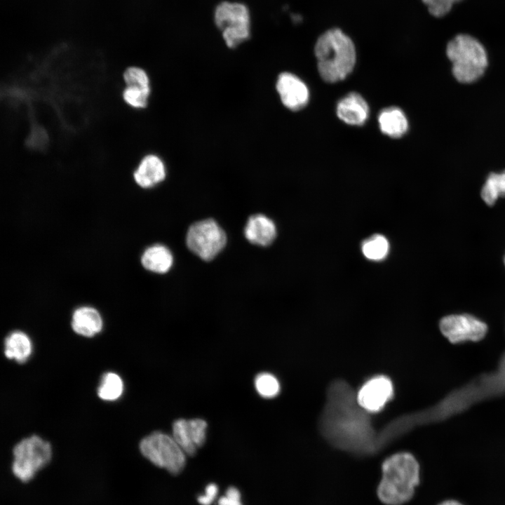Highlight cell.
Returning <instances> with one entry per match:
<instances>
[{"instance_id":"15","label":"cell","mask_w":505,"mask_h":505,"mask_svg":"<svg viewBox=\"0 0 505 505\" xmlns=\"http://www.w3.org/2000/svg\"><path fill=\"white\" fill-rule=\"evenodd\" d=\"M369 107L358 93L352 92L341 99L337 105L338 117L346 123L363 125L369 117Z\"/></svg>"},{"instance_id":"29","label":"cell","mask_w":505,"mask_h":505,"mask_svg":"<svg viewBox=\"0 0 505 505\" xmlns=\"http://www.w3.org/2000/svg\"><path fill=\"white\" fill-rule=\"evenodd\" d=\"M438 505H463L461 503H459L457 501L455 500H446L443 501Z\"/></svg>"},{"instance_id":"21","label":"cell","mask_w":505,"mask_h":505,"mask_svg":"<svg viewBox=\"0 0 505 505\" xmlns=\"http://www.w3.org/2000/svg\"><path fill=\"white\" fill-rule=\"evenodd\" d=\"M5 356L18 363L25 362L32 353V343L28 336L21 331L11 332L5 339Z\"/></svg>"},{"instance_id":"12","label":"cell","mask_w":505,"mask_h":505,"mask_svg":"<svg viewBox=\"0 0 505 505\" xmlns=\"http://www.w3.org/2000/svg\"><path fill=\"white\" fill-rule=\"evenodd\" d=\"M207 423L201 419H180L173 424V437L184 453L194 456L206 441Z\"/></svg>"},{"instance_id":"24","label":"cell","mask_w":505,"mask_h":505,"mask_svg":"<svg viewBox=\"0 0 505 505\" xmlns=\"http://www.w3.org/2000/svg\"><path fill=\"white\" fill-rule=\"evenodd\" d=\"M123 390V384L121 377L116 373L107 372L102 377L97 394L101 399L112 401L119 398Z\"/></svg>"},{"instance_id":"16","label":"cell","mask_w":505,"mask_h":505,"mask_svg":"<svg viewBox=\"0 0 505 505\" xmlns=\"http://www.w3.org/2000/svg\"><path fill=\"white\" fill-rule=\"evenodd\" d=\"M166 175V168L162 160L156 155L149 154L142 159L133 177L140 187L148 189L161 182Z\"/></svg>"},{"instance_id":"1","label":"cell","mask_w":505,"mask_h":505,"mask_svg":"<svg viewBox=\"0 0 505 505\" xmlns=\"http://www.w3.org/2000/svg\"><path fill=\"white\" fill-rule=\"evenodd\" d=\"M322 427L325 436L342 449L365 452L374 450L372 429L365 411L356 405L349 386L342 382L334 383L328 392Z\"/></svg>"},{"instance_id":"2","label":"cell","mask_w":505,"mask_h":505,"mask_svg":"<svg viewBox=\"0 0 505 505\" xmlns=\"http://www.w3.org/2000/svg\"><path fill=\"white\" fill-rule=\"evenodd\" d=\"M505 396V350L496 367L446 393L434 405L407 416L411 429L439 423L487 400Z\"/></svg>"},{"instance_id":"7","label":"cell","mask_w":505,"mask_h":505,"mask_svg":"<svg viewBox=\"0 0 505 505\" xmlns=\"http://www.w3.org/2000/svg\"><path fill=\"white\" fill-rule=\"evenodd\" d=\"M12 470L22 481L31 479L34 473L50 459L51 447L48 442L32 436L19 442L13 448Z\"/></svg>"},{"instance_id":"20","label":"cell","mask_w":505,"mask_h":505,"mask_svg":"<svg viewBox=\"0 0 505 505\" xmlns=\"http://www.w3.org/2000/svg\"><path fill=\"white\" fill-rule=\"evenodd\" d=\"M142 266L147 270L164 274L169 271L173 263V257L166 246L156 244L147 248L141 257Z\"/></svg>"},{"instance_id":"9","label":"cell","mask_w":505,"mask_h":505,"mask_svg":"<svg viewBox=\"0 0 505 505\" xmlns=\"http://www.w3.org/2000/svg\"><path fill=\"white\" fill-rule=\"evenodd\" d=\"M215 22L222 30L224 39L229 48H234L249 38V12L242 4L222 2L215 9Z\"/></svg>"},{"instance_id":"13","label":"cell","mask_w":505,"mask_h":505,"mask_svg":"<svg viewBox=\"0 0 505 505\" xmlns=\"http://www.w3.org/2000/svg\"><path fill=\"white\" fill-rule=\"evenodd\" d=\"M123 80L126 86L123 92L124 101L134 108H144L151 92L146 72L137 67H128L123 73Z\"/></svg>"},{"instance_id":"4","label":"cell","mask_w":505,"mask_h":505,"mask_svg":"<svg viewBox=\"0 0 505 505\" xmlns=\"http://www.w3.org/2000/svg\"><path fill=\"white\" fill-rule=\"evenodd\" d=\"M314 52L322 79L335 83L346 78L355 65V46L347 35L337 28L330 29L317 39Z\"/></svg>"},{"instance_id":"28","label":"cell","mask_w":505,"mask_h":505,"mask_svg":"<svg viewBox=\"0 0 505 505\" xmlns=\"http://www.w3.org/2000/svg\"><path fill=\"white\" fill-rule=\"evenodd\" d=\"M217 492V486L214 483H210L206 487L205 494L198 497V501L201 505H210L215 499Z\"/></svg>"},{"instance_id":"5","label":"cell","mask_w":505,"mask_h":505,"mask_svg":"<svg viewBox=\"0 0 505 505\" xmlns=\"http://www.w3.org/2000/svg\"><path fill=\"white\" fill-rule=\"evenodd\" d=\"M446 55L452 62L457 81L469 83L480 79L487 66V55L482 43L471 35L460 34L446 46Z\"/></svg>"},{"instance_id":"26","label":"cell","mask_w":505,"mask_h":505,"mask_svg":"<svg viewBox=\"0 0 505 505\" xmlns=\"http://www.w3.org/2000/svg\"><path fill=\"white\" fill-rule=\"evenodd\" d=\"M427 7L429 13L437 18L443 17L452 9L454 4L462 0H421Z\"/></svg>"},{"instance_id":"6","label":"cell","mask_w":505,"mask_h":505,"mask_svg":"<svg viewBox=\"0 0 505 505\" xmlns=\"http://www.w3.org/2000/svg\"><path fill=\"white\" fill-rule=\"evenodd\" d=\"M142 454L154 465L166 469L173 475L184 468L186 454L173 437L154 432L144 438L140 444Z\"/></svg>"},{"instance_id":"30","label":"cell","mask_w":505,"mask_h":505,"mask_svg":"<svg viewBox=\"0 0 505 505\" xmlns=\"http://www.w3.org/2000/svg\"><path fill=\"white\" fill-rule=\"evenodd\" d=\"M503 262H504V267H505V252H504V256H503Z\"/></svg>"},{"instance_id":"18","label":"cell","mask_w":505,"mask_h":505,"mask_svg":"<svg viewBox=\"0 0 505 505\" xmlns=\"http://www.w3.org/2000/svg\"><path fill=\"white\" fill-rule=\"evenodd\" d=\"M72 327L74 331L80 335L93 337L101 331L102 319L95 309L82 307L74 311Z\"/></svg>"},{"instance_id":"23","label":"cell","mask_w":505,"mask_h":505,"mask_svg":"<svg viewBox=\"0 0 505 505\" xmlns=\"http://www.w3.org/2000/svg\"><path fill=\"white\" fill-rule=\"evenodd\" d=\"M361 249L363 254L368 260L379 261L387 256L389 244L384 236L375 234L363 241Z\"/></svg>"},{"instance_id":"17","label":"cell","mask_w":505,"mask_h":505,"mask_svg":"<svg viewBox=\"0 0 505 505\" xmlns=\"http://www.w3.org/2000/svg\"><path fill=\"white\" fill-rule=\"evenodd\" d=\"M245 238L250 243L267 246L276 238V228L274 222L262 214H257L249 217L244 229Z\"/></svg>"},{"instance_id":"22","label":"cell","mask_w":505,"mask_h":505,"mask_svg":"<svg viewBox=\"0 0 505 505\" xmlns=\"http://www.w3.org/2000/svg\"><path fill=\"white\" fill-rule=\"evenodd\" d=\"M480 197L487 206H493L499 198H505V170L490 173L480 190Z\"/></svg>"},{"instance_id":"27","label":"cell","mask_w":505,"mask_h":505,"mask_svg":"<svg viewBox=\"0 0 505 505\" xmlns=\"http://www.w3.org/2000/svg\"><path fill=\"white\" fill-rule=\"evenodd\" d=\"M218 505H243L241 501V494L238 489L234 487H229L225 496L219 499Z\"/></svg>"},{"instance_id":"14","label":"cell","mask_w":505,"mask_h":505,"mask_svg":"<svg viewBox=\"0 0 505 505\" xmlns=\"http://www.w3.org/2000/svg\"><path fill=\"white\" fill-rule=\"evenodd\" d=\"M276 90L282 103L290 110L297 111L304 107L309 101V90L297 76L289 72L279 74Z\"/></svg>"},{"instance_id":"3","label":"cell","mask_w":505,"mask_h":505,"mask_svg":"<svg viewBox=\"0 0 505 505\" xmlns=\"http://www.w3.org/2000/svg\"><path fill=\"white\" fill-rule=\"evenodd\" d=\"M377 487L379 499L386 505H402L412 497L419 483V465L409 452H398L384 460Z\"/></svg>"},{"instance_id":"8","label":"cell","mask_w":505,"mask_h":505,"mask_svg":"<svg viewBox=\"0 0 505 505\" xmlns=\"http://www.w3.org/2000/svg\"><path fill=\"white\" fill-rule=\"evenodd\" d=\"M186 242L192 252L203 260L210 261L224 248L227 236L214 220L207 219L189 227Z\"/></svg>"},{"instance_id":"19","label":"cell","mask_w":505,"mask_h":505,"mask_svg":"<svg viewBox=\"0 0 505 505\" xmlns=\"http://www.w3.org/2000/svg\"><path fill=\"white\" fill-rule=\"evenodd\" d=\"M381 131L391 137L398 138L408 130V122L403 112L398 107L382 109L378 116Z\"/></svg>"},{"instance_id":"25","label":"cell","mask_w":505,"mask_h":505,"mask_svg":"<svg viewBox=\"0 0 505 505\" xmlns=\"http://www.w3.org/2000/svg\"><path fill=\"white\" fill-rule=\"evenodd\" d=\"M255 386L258 393L267 398L275 397L280 391L278 379L271 374L262 372L257 375Z\"/></svg>"},{"instance_id":"11","label":"cell","mask_w":505,"mask_h":505,"mask_svg":"<svg viewBox=\"0 0 505 505\" xmlns=\"http://www.w3.org/2000/svg\"><path fill=\"white\" fill-rule=\"evenodd\" d=\"M393 387L385 376H377L367 381L356 396L358 404L366 412L381 410L391 398Z\"/></svg>"},{"instance_id":"10","label":"cell","mask_w":505,"mask_h":505,"mask_svg":"<svg viewBox=\"0 0 505 505\" xmlns=\"http://www.w3.org/2000/svg\"><path fill=\"white\" fill-rule=\"evenodd\" d=\"M438 327L443 337L454 344L481 341L488 332L484 321L468 313L445 315L440 319Z\"/></svg>"}]
</instances>
